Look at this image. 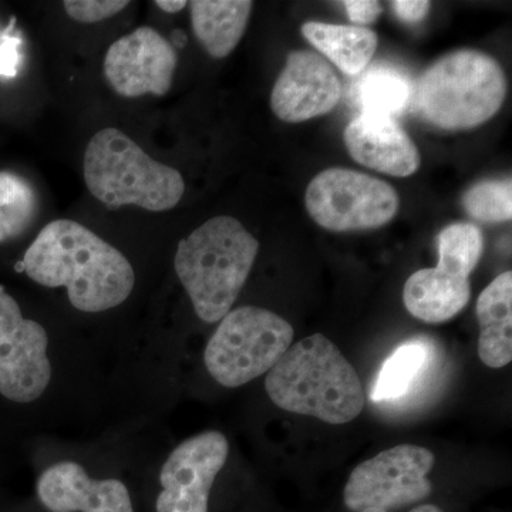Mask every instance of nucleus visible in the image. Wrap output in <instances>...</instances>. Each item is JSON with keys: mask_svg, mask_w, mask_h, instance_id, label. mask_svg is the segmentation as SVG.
<instances>
[{"mask_svg": "<svg viewBox=\"0 0 512 512\" xmlns=\"http://www.w3.org/2000/svg\"><path fill=\"white\" fill-rule=\"evenodd\" d=\"M0 400L45 439L86 440L126 429L134 402L126 370L92 339L53 332L0 286Z\"/></svg>", "mask_w": 512, "mask_h": 512, "instance_id": "obj_1", "label": "nucleus"}, {"mask_svg": "<svg viewBox=\"0 0 512 512\" xmlns=\"http://www.w3.org/2000/svg\"><path fill=\"white\" fill-rule=\"evenodd\" d=\"M18 271L42 288L64 291L70 308L86 316L117 311L137 286L136 268L119 248L70 220L43 227Z\"/></svg>", "mask_w": 512, "mask_h": 512, "instance_id": "obj_2", "label": "nucleus"}, {"mask_svg": "<svg viewBox=\"0 0 512 512\" xmlns=\"http://www.w3.org/2000/svg\"><path fill=\"white\" fill-rule=\"evenodd\" d=\"M134 429V427H131ZM131 429L86 440L46 441V463L36 478V497L47 512H136L124 471L140 463Z\"/></svg>", "mask_w": 512, "mask_h": 512, "instance_id": "obj_3", "label": "nucleus"}, {"mask_svg": "<svg viewBox=\"0 0 512 512\" xmlns=\"http://www.w3.org/2000/svg\"><path fill=\"white\" fill-rule=\"evenodd\" d=\"M258 252V239L227 215L211 218L178 242L175 276L202 323L218 325L234 309Z\"/></svg>", "mask_w": 512, "mask_h": 512, "instance_id": "obj_4", "label": "nucleus"}, {"mask_svg": "<svg viewBox=\"0 0 512 512\" xmlns=\"http://www.w3.org/2000/svg\"><path fill=\"white\" fill-rule=\"evenodd\" d=\"M265 390L279 409L329 424H348L365 407V392L355 367L320 333L288 349L266 373Z\"/></svg>", "mask_w": 512, "mask_h": 512, "instance_id": "obj_5", "label": "nucleus"}, {"mask_svg": "<svg viewBox=\"0 0 512 512\" xmlns=\"http://www.w3.org/2000/svg\"><path fill=\"white\" fill-rule=\"evenodd\" d=\"M507 96L500 63L480 50L448 53L431 64L416 86L410 106L443 130H470L493 119Z\"/></svg>", "mask_w": 512, "mask_h": 512, "instance_id": "obj_6", "label": "nucleus"}, {"mask_svg": "<svg viewBox=\"0 0 512 512\" xmlns=\"http://www.w3.org/2000/svg\"><path fill=\"white\" fill-rule=\"evenodd\" d=\"M84 183L110 208L136 205L151 212L173 210L185 192L180 171L153 160L117 128H103L87 144Z\"/></svg>", "mask_w": 512, "mask_h": 512, "instance_id": "obj_7", "label": "nucleus"}, {"mask_svg": "<svg viewBox=\"0 0 512 512\" xmlns=\"http://www.w3.org/2000/svg\"><path fill=\"white\" fill-rule=\"evenodd\" d=\"M293 328L278 313L245 305L232 309L211 333L202 363L218 386L239 389L266 375L291 348Z\"/></svg>", "mask_w": 512, "mask_h": 512, "instance_id": "obj_8", "label": "nucleus"}, {"mask_svg": "<svg viewBox=\"0 0 512 512\" xmlns=\"http://www.w3.org/2000/svg\"><path fill=\"white\" fill-rule=\"evenodd\" d=\"M231 444L220 430H205L148 458L154 512H210L211 491L227 466Z\"/></svg>", "mask_w": 512, "mask_h": 512, "instance_id": "obj_9", "label": "nucleus"}, {"mask_svg": "<svg viewBox=\"0 0 512 512\" xmlns=\"http://www.w3.org/2000/svg\"><path fill=\"white\" fill-rule=\"evenodd\" d=\"M306 210L320 227L333 232L363 231L389 224L400 198L392 185L348 168H328L313 177Z\"/></svg>", "mask_w": 512, "mask_h": 512, "instance_id": "obj_10", "label": "nucleus"}, {"mask_svg": "<svg viewBox=\"0 0 512 512\" xmlns=\"http://www.w3.org/2000/svg\"><path fill=\"white\" fill-rule=\"evenodd\" d=\"M436 456L429 448L400 444L363 461L352 471L343 490V503L352 512L379 508L390 511L429 497L430 471Z\"/></svg>", "mask_w": 512, "mask_h": 512, "instance_id": "obj_11", "label": "nucleus"}, {"mask_svg": "<svg viewBox=\"0 0 512 512\" xmlns=\"http://www.w3.org/2000/svg\"><path fill=\"white\" fill-rule=\"evenodd\" d=\"M177 52L156 29L138 28L120 37L104 57V77L111 89L128 99L165 96L173 86Z\"/></svg>", "mask_w": 512, "mask_h": 512, "instance_id": "obj_12", "label": "nucleus"}, {"mask_svg": "<svg viewBox=\"0 0 512 512\" xmlns=\"http://www.w3.org/2000/svg\"><path fill=\"white\" fill-rule=\"evenodd\" d=\"M340 97L342 86L333 67L318 53L295 50L276 80L271 107L279 120L302 123L330 113Z\"/></svg>", "mask_w": 512, "mask_h": 512, "instance_id": "obj_13", "label": "nucleus"}, {"mask_svg": "<svg viewBox=\"0 0 512 512\" xmlns=\"http://www.w3.org/2000/svg\"><path fill=\"white\" fill-rule=\"evenodd\" d=\"M343 137L350 157L367 168L393 177H409L419 170V148L392 117L360 113Z\"/></svg>", "mask_w": 512, "mask_h": 512, "instance_id": "obj_14", "label": "nucleus"}, {"mask_svg": "<svg viewBox=\"0 0 512 512\" xmlns=\"http://www.w3.org/2000/svg\"><path fill=\"white\" fill-rule=\"evenodd\" d=\"M470 298V278L440 265L414 272L403 288L404 306L410 315L431 325L456 318Z\"/></svg>", "mask_w": 512, "mask_h": 512, "instance_id": "obj_15", "label": "nucleus"}, {"mask_svg": "<svg viewBox=\"0 0 512 512\" xmlns=\"http://www.w3.org/2000/svg\"><path fill=\"white\" fill-rule=\"evenodd\" d=\"M478 356L485 366L503 369L512 360V272L498 275L477 301Z\"/></svg>", "mask_w": 512, "mask_h": 512, "instance_id": "obj_16", "label": "nucleus"}, {"mask_svg": "<svg viewBox=\"0 0 512 512\" xmlns=\"http://www.w3.org/2000/svg\"><path fill=\"white\" fill-rule=\"evenodd\" d=\"M254 3L249 0H194L190 3L194 35L208 55L224 59L247 30Z\"/></svg>", "mask_w": 512, "mask_h": 512, "instance_id": "obj_17", "label": "nucleus"}, {"mask_svg": "<svg viewBox=\"0 0 512 512\" xmlns=\"http://www.w3.org/2000/svg\"><path fill=\"white\" fill-rule=\"evenodd\" d=\"M302 35L340 72L349 76L365 72L379 45L376 33L360 26L306 22L302 26Z\"/></svg>", "mask_w": 512, "mask_h": 512, "instance_id": "obj_18", "label": "nucleus"}, {"mask_svg": "<svg viewBox=\"0 0 512 512\" xmlns=\"http://www.w3.org/2000/svg\"><path fill=\"white\" fill-rule=\"evenodd\" d=\"M413 86L404 74L379 66L362 73L353 97L362 113L392 117L402 114L412 101Z\"/></svg>", "mask_w": 512, "mask_h": 512, "instance_id": "obj_19", "label": "nucleus"}, {"mask_svg": "<svg viewBox=\"0 0 512 512\" xmlns=\"http://www.w3.org/2000/svg\"><path fill=\"white\" fill-rule=\"evenodd\" d=\"M37 195L28 180L0 171V244L22 235L35 220Z\"/></svg>", "mask_w": 512, "mask_h": 512, "instance_id": "obj_20", "label": "nucleus"}, {"mask_svg": "<svg viewBox=\"0 0 512 512\" xmlns=\"http://www.w3.org/2000/svg\"><path fill=\"white\" fill-rule=\"evenodd\" d=\"M429 360V350L423 343L409 342L394 350L383 363L372 390L375 402L399 399L412 386Z\"/></svg>", "mask_w": 512, "mask_h": 512, "instance_id": "obj_21", "label": "nucleus"}, {"mask_svg": "<svg viewBox=\"0 0 512 512\" xmlns=\"http://www.w3.org/2000/svg\"><path fill=\"white\" fill-rule=\"evenodd\" d=\"M437 252V265L470 278L483 256V232L474 224L448 225L437 237Z\"/></svg>", "mask_w": 512, "mask_h": 512, "instance_id": "obj_22", "label": "nucleus"}, {"mask_svg": "<svg viewBox=\"0 0 512 512\" xmlns=\"http://www.w3.org/2000/svg\"><path fill=\"white\" fill-rule=\"evenodd\" d=\"M464 210L480 222H507L512 218L511 178L485 180L464 192L461 200Z\"/></svg>", "mask_w": 512, "mask_h": 512, "instance_id": "obj_23", "label": "nucleus"}, {"mask_svg": "<svg viewBox=\"0 0 512 512\" xmlns=\"http://www.w3.org/2000/svg\"><path fill=\"white\" fill-rule=\"evenodd\" d=\"M130 2L127 0H66L64 10L70 19L84 25L99 23L123 12Z\"/></svg>", "mask_w": 512, "mask_h": 512, "instance_id": "obj_24", "label": "nucleus"}, {"mask_svg": "<svg viewBox=\"0 0 512 512\" xmlns=\"http://www.w3.org/2000/svg\"><path fill=\"white\" fill-rule=\"evenodd\" d=\"M16 19L10 20L8 30L3 35L2 43H0V76L15 77L18 73L20 63L19 47L22 45V40L19 37L10 36L13 26H15Z\"/></svg>", "mask_w": 512, "mask_h": 512, "instance_id": "obj_25", "label": "nucleus"}, {"mask_svg": "<svg viewBox=\"0 0 512 512\" xmlns=\"http://www.w3.org/2000/svg\"><path fill=\"white\" fill-rule=\"evenodd\" d=\"M346 12H348L349 19L360 28H365L366 25L376 22L382 13V6L375 0H348L343 2Z\"/></svg>", "mask_w": 512, "mask_h": 512, "instance_id": "obj_26", "label": "nucleus"}, {"mask_svg": "<svg viewBox=\"0 0 512 512\" xmlns=\"http://www.w3.org/2000/svg\"><path fill=\"white\" fill-rule=\"evenodd\" d=\"M431 3L426 0H394L392 9L394 15L402 22L419 23L427 18Z\"/></svg>", "mask_w": 512, "mask_h": 512, "instance_id": "obj_27", "label": "nucleus"}, {"mask_svg": "<svg viewBox=\"0 0 512 512\" xmlns=\"http://www.w3.org/2000/svg\"><path fill=\"white\" fill-rule=\"evenodd\" d=\"M154 5L163 10V12L174 15V13L184 10L188 3L185 0H157V2H154Z\"/></svg>", "mask_w": 512, "mask_h": 512, "instance_id": "obj_28", "label": "nucleus"}, {"mask_svg": "<svg viewBox=\"0 0 512 512\" xmlns=\"http://www.w3.org/2000/svg\"><path fill=\"white\" fill-rule=\"evenodd\" d=\"M362 512H389L384 510H379V508H372V510H365ZM409 512H443L440 507L433 504L420 505V507L413 508L412 511Z\"/></svg>", "mask_w": 512, "mask_h": 512, "instance_id": "obj_29", "label": "nucleus"}]
</instances>
